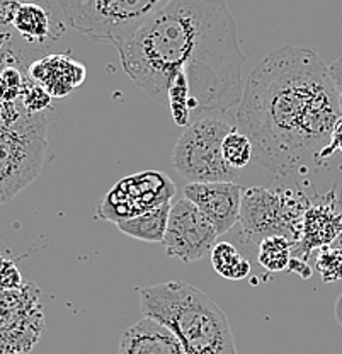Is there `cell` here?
<instances>
[{"mask_svg":"<svg viewBox=\"0 0 342 354\" xmlns=\"http://www.w3.org/2000/svg\"><path fill=\"white\" fill-rule=\"evenodd\" d=\"M223 158H225L228 167L244 169L252 162V143L244 133L238 130L230 131L223 140L222 145Z\"/></svg>","mask_w":342,"mask_h":354,"instance_id":"obj_18","label":"cell"},{"mask_svg":"<svg viewBox=\"0 0 342 354\" xmlns=\"http://www.w3.org/2000/svg\"><path fill=\"white\" fill-rule=\"evenodd\" d=\"M0 28H10L29 44H51L64 35L61 24L36 0H0Z\"/></svg>","mask_w":342,"mask_h":354,"instance_id":"obj_11","label":"cell"},{"mask_svg":"<svg viewBox=\"0 0 342 354\" xmlns=\"http://www.w3.org/2000/svg\"><path fill=\"white\" fill-rule=\"evenodd\" d=\"M209 257L213 268L222 278L238 281L251 274V263L230 242H216Z\"/></svg>","mask_w":342,"mask_h":354,"instance_id":"obj_16","label":"cell"},{"mask_svg":"<svg viewBox=\"0 0 342 354\" xmlns=\"http://www.w3.org/2000/svg\"><path fill=\"white\" fill-rule=\"evenodd\" d=\"M21 104L24 106V109L28 113L39 114L43 113L51 102V95L38 84H35L32 80H26V86L23 94H21Z\"/></svg>","mask_w":342,"mask_h":354,"instance_id":"obj_20","label":"cell"},{"mask_svg":"<svg viewBox=\"0 0 342 354\" xmlns=\"http://www.w3.org/2000/svg\"><path fill=\"white\" fill-rule=\"evenodd\" d=\"M171 206V203H167V205H162L159 208L150 209V212L135 216V218L121 221V223H117V228L124 235H128V237H133L145 242L162 243L165 239V232H167Z\"/></svg>","mask_w":342,"mask_h":354,"instance_id":"obj_15","label":"cell"},{"mask_svg":"<svg viewBox=\"0 0 342 354\" xmlns=\"http://www.w3.org/2000/svg\"><path fill=\"white\" fill-rule=\"evenodd\" d=\"M244 187L237 183H193L184 187V198L193 201L218 235L227 234L240 221Z\"/></svg>","mask_w":342,"mask_h":354,"instance_id":"obj_12","label":"cell"},{"mask_svg":"<svg viewBox=\"0 0 342 354\" xmlns=\"http://www.w3.org/2000/svg\"><path fill=\"white\" fill-rule=\"evenodd\" d=\"M140 308L174 332L186 354H238L227 313L189 283L172 279L142 288Z\"/></svg>","mask_w":342,"mask_h":354,"instance_id":"obj_3","label":"cell"},{"mask_svg":"<svg viewBox=\"0 0 342 354\" xmlns=\"http://www.w3.org/2000/svg\"><path fill=\"white\" fill-rule=\"evenodd\" d=\"M237 124L220 118H206L189 124L172 150V165L178 174L193 183H235L238 171L223 158V140Z\"/></svg>","mask_w":342,"mask_h":354,"instance_id":"obj_6","label":"cell"},{"mask_svg":"<svg viewBox=\"0 0 342 354\" xmlns=\"http://www.w3.org/2000/svg\"><path fill=\"white\" fill-rule=\"evenodd\" d=\"M342 102L329 66L308 48L285 44L254 66L235 114L252 162L288 177L329 149Z\"/></svg>","mask_w":342,"mask_h":354,"instance_id":"obj_2","label":"cell"},{"mask_svg":"<svg viewBox=\"0 0 342 354\" xmlns=\"http://www.w3.org/2000/svg\"><path fill=\"white\" fill-rule=\"evenodd\" d=\"M45 332L41 291L35 283L0 290V354H29Z\"/></svg>","mask_w":342,"mask_h":354,"instance_id":"obj_7","label":"cell"},{"mask_svg":"<svg viewBox=\"0 0 342 354\" xmlns=\"http://www.w3.org/2000/svg\"><path fill=\"white\" fill-rule=\"evenodd\" d=\"M175 184L164 172L146 171L121 179L99 203L97 215L102 220L121 223L150 209L171 203Z\"/></svg>","mask_w":342,"mask_h":354,"instance_id":"obj_8","label":"cell"},{"mask_svg":"<svg viewBox=\"0 0 342 354\" xmlns=\"http://www.w3.org/2000/svg\"><path fill=\"white\" fill-rule=\"evenodd\" d=\"M167 2L171 0H58L75 31L114 48L130 39Z\"/></svg>","mask_w":342,"mask_h":354,"instance_id":"obj_5","label":"cell"},{"mask_svg":"<svg viewBox=\"0 0 342 354\" xmlns=\"http://www.w3.org/2000/svg\"><path fill=\"white\" fill-rule=\"evenodd\" d=\"M46 114L21 101L0 102V203L16 198L43 171L48 149Z\"/></svg>","mask_w":342,"mask_h":354,"instance_id":"obj_4","label":"cell"},{"mask_svg":"<svg viewBox=\"0 0 342 354\" xmlns=\"http://www.w3.org/2000/svg\"><path fill=\"white\" fill-rule=\"evenodd\" d=\"M218 237V232L205 213L193 201L182 196L171 206L162 245L167 257L182 263H196L211 252Z\"/></svg>","mask_w":342,"mask_h":354,"instance_id":"obj_9","label":"cell"},{"mask_svg":"<svg viewBox=\"0 0 342 354\" xmlns=\"http://www.w3.org/2000/svg\"><path fill=\"white\" fill-rule=\"evenodd\" d=\"M26 86L23 73L16 66L0 68V102L19 101Z\"/></svg>","mask_w":342,"mask_h":354,"instance_id":"obj_19","label":"cell"},{"mask_svg":"<svg viewBox=\"0 0 342 354\" xmlns=\"http://www.w3.org/2000/svg\"><path fill=\"white\" fill-rule=\"evenodd\" d=\"M117 354H186L181 341L159 320L143 317L120 339Z\"/></svg>","mask_w":342,"mask_h":354,"instance_id":"obj_14","label":"cell"},{"mask_svg":"<svg viewBox=\"0 0 342 354\" xmlns=\"http://www.w3.org/2000/svg\"><path fill=\"white\" fill-rule=\"evenodd\" d=\"M329 72H330V77H332L334 86H336L337 92H339V97L342 102V57L337 58V60L329 66Z\"/></svg>","mask_w":342,"mask_h":354,"instance_id":"obj_22","label":"cell"},{"mask_svg":"<svg viewBox=\"0 0 342 354\" xmlns=\"http://www.w3.org/2000/svg\"><path fill=\"white\" fill-rule=\"evenodd\" d=\"M116 50L124 73L175 124L235 123L247 55L227 0H171Z\"/></svg>","mask_w":342,"mask_h":354,"instance_id":"obj_1","label":"cell"},{"mask_svg":"<svg viewBox=\"0 0 342 354\" xmlns=\"http://www.w3.org/2000/svg\"><path fill=\"white\" fill-rule=\"evenodd\" d=\"M257 261L266 271L281 272L292 266V242L283 235H273L259 242Z\"/></svg>","mask_w":342,"mask_h":354,"instance_id":"obj_17","label":"cell"},{"mask_svg":"<svg viewBox=\"0 0 342 354\" xmlns=\"http://www.w3.org/2000/svg\"><path fill=\"white\" fill-rule=\"evenodd\" d=\"M288 206L274 191L266 187H251L244 191L240 208V223L249 237L263 241L273 235L289 239L295 225L289 221Z\"/></svg>","mask_w":342,"mask_h":354,"instance_id":"obj_10","label":"cell"},{"mask_svg":"<svg viewBox=\"0 0 342 354\" xmlns=\"http://www.w3.org/2000/svg\"><path fill=\"white\" fill-rule=\"evenodd\" d=\"M28 77L51 97H67L86 82L87 68L68 55H45L29 65Z\"/></svg>","mask_w":342,"mask_h":354,"instance_id":"obj_13","label":"cell"},{"mask_svg":"<svg viewBox=\"0 0 342 354\" xmlns=\"http://www.w3.org/2000/svg\"><path fill=\"white\" fill-rule=\"evenodd\" d=\"M23 283L24 281L21 278L19 269L14 264V261L7 259L0 254V290H14V288H19Z\"/></svg>","mask_w":342,"mask_h":354,"instance_id":"obj_21","label":"cell"}]
</instances>
